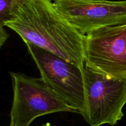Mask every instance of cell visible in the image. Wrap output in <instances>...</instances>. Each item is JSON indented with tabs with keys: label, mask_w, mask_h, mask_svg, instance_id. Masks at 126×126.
Segmentation results:
<instances>
[{
	"label": "cell",
	"mask_w": 126,
	"mask_h": 126,
	"mask_svg": "<svg viewBox=\"0 0 126 126\" xmlns=\"http://www.w3.org/2000/svg\"><path fill=\"white\" fill-rule=\"evenodd\" d=\"M6 27L25 44H34L84 67L85 36L63 17L53 0H14Z\"/></svg>",
	"instance_id": "cell-1"
},
{
	"label": "cell",
	"mask_w": 126,
	"mask_h": 126,
	"mask_svg": "<svg viewBox=\"0 0 126 126\" xmlns=\"http://www.w3.org/2000/svg\"><path fill=\"white\" fill-rule=\"evenodd\" d=\"M85 105L81 113L91 126H115L124 116L126 79L111 78L84 65Z\"/></svg>",
	"instance_id": "cell-2"
},
{
	"label": "cell",
	"mask_w": 126,
	"mask_h": 126,
	"mask_svg": "<svg viewBox=\"0 0 126 126\" xmlns=\"http://www.w3.org/2000/svg\"><path fill=\"white\" fill-rule=\"evenodd\" d=\"M13 87L11 123L30 126L37 118L57 112L76 113L44 81L22 73L10 72Z\"/></svg>",
	"instance_id": "cell-3"
},
{
	"label": "cell",
	"mask_w": 126,
	"mask_h": 126,
	"mask_svg": "<svg viewBox=\"0 0 126 126\" xmlns=\"http://www.w3.org/2000/svg\"><path fill=\"white\" fill-rule=\"evenodd\" d=\"M26 45L41 77L69 107L81 114L85 105L83 69L34 44Z\"/></svg>",
	"instance_id": "cell-4"
},
{
	"label": "cell",
	"mask_w": 126,
	"mask_h": 126,
	"mask_svg": "<svg viewBox=\"0 0 126 126\" xmlns=\"http://www.w3.org/2000/svg\"><path fill=\"white\" fill-rule=\"evenodd\" d=\"M85 65L111 78L126 79V24L95 30L84 37Z\"/></svg>",
	"instance_id": "cell-5"
},
{
	"label": "cell",
	"mask_w": 126,
	"mask_h": 126,
	"mask_svg": "<svg viewBox=\"0 0 126 126\" xmlns=\"http://www.w3.org/2000/svg\"><path fill=\"white\" fill-rule=\"evenodd\" d=\"M63 17L81 34L126 24V0H53Z\"/></svg>",
	"instance_id": "cell-6"
},
{
	"label": "cell",
	"mask_w": 126,
	"mask_h": 126,
	"mask_svg": "<svg viewBox=\"0 0 126 126\" xmlns=\"http://www.w3.org/2000/svg\"><path fill=\"white\" fill-rule=\"evenodd\" d=\"M14 0H0V29L10 20Z\"/></svg>",
	"instance_id": "cell-7"
},
{
	"label": "cell",
	"mask_w": 126,
	"mask_h": 126,
	"mask_svg": "<svg viewBox=\"0 0 126 126\" xmlns=\"http://www.w3.org/2000/svg\"><path fill=\"white\" fill-rule=\"evenodd\" d=\"M42 126H54L52 125V124H50V123H46V124H43V125H42Z\"/></svg>",
	"instance_id": "cell-8"
},
{
	"label": "cell",
	"mask_w": 126,
	"mask_h": 126,
	"mask_svg": "<svg viewBox=\"0 0 126 126\" xmlns=\"http://www.w3.org/2000/svg\"><path fill=\"white\" fill-rule=\"evenodd\" d=\"M14 126L13 125H12V124H11H11H10V126Z\"/></svg>",
	"instance_id": "cell-9"
}]
</instances>
